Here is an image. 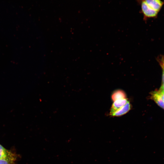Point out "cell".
Returning a JSON list of instances; mask_svg holds the SVG:
<instances>
[{"label":"cell","instance_id":"6da1fadb","mask_svg":"<svg viewBox=\"0 0 164 164\" xmlns=\"http://www.w3.org/2000/svg\"><path fill=\"white\" fill-rule=\"evenodd\" d=\"M142 11L144 16L146 18L155 17L159 12L152 9L143 0L141 2Z\"/></svg>","mask_w":164,"mask_h":164},{"label":"cell","instance_id":"7a4b0ae2","mask_svg":"<svg viewBox=\"0 0 164 164\" xmlns=\"http://www.w3.org/2000/svg\"><path fill=\"white\" fill-rule=\"evenodd\" d=\"M152 9L159 12L164 5V1L161 0H144Z\"/></svg>","mask_w":164,"mask_h":164},{"label":"cell","instance_id":"3957f363","mask_svg":"<svg viewBox=\"0 0 164 164\" xmlns=\"http://www.w3.org/2000/svg\"><path fill=\"white\" fill-rule=\"evenodd\" d=\"M128 100L127 98L118 100L114 101L111 107L110 115L117 111L125 105Z\"/></svg>","mask_w":164,"mask_h":164},{"label":"cell","instance_id":"277c9868","mask_svg":"<svg viewBox=\"0 0 164 164\" xmlns=\"http://www.w3.org/2000/svg\"><path fill=\"white\" fill-rule=\"evenodd\" d=\"M131 107V104L130 101H128L125 105L110 115L113 117H119L122 116L130 110Z\"/></svg>","mask_w":164,"mask_h":164},{"label":"cell","instance_id":"5b68a950","mask_svg":"<svg viewBox=\"0 0 164 164\" xmlns=\"http://www.w3.org/2000/svg\"><path fill=\"white\" fill-rule=\"evenodd\" d=\"M126 94L123 91L118 89L114 91L111 95L112 101H114L116 100L126 98Z\"/></svg>","mask_w":164,"mask_h":164},{"label":"cell","instance_id":"8992f818","mask_svg":"<svg viewBox=\"0 0 164 164\" xmlns=\"http://www.w3.org/2000/svg\"><path fill=\"white\" fill-rule=\"evenodd\" d=\"M151 97L159 106L164 109V102L159 91L153 92L151 94Z\"/></svg>","mask_w":164,"mask_h":164},{"label":"cell","instance_id":"52a82bcc","mask_svg":"<svg viewBox=\"0 0 164 164\" xmlns=\"http://www.w3.org/2000/svg\"><path fill=\"white\" fill-rule=\"evenodd\" d=\"M15 159V155L10 152L6 157L0 159V164H12Z\"/></svg>","mask_w":164,"mask_h":164},{"label":"cell","instance_id":"ba28073f","mask_svg":"<svg viewBox=\"0 0 164 164\" xmlns=\"http://www.w3.org/2000/svg\"><path fill=\"white\" fill-rule=\"evenodd\" d=\"M9 152L0 145V159L6 157Z\"/></svg>","mask_w":164,"mask_h":164},{"label":"cell","instance_id":"9c48e42d","mask_svg":"<svg viewBox=\"0 0 164 164\" xmlns=\"http://www.w3.org/2000/svg\"><path fill=\"white\" fill-rule=\"evenodd\" d=\"M160 64L162 69V82H164V59H160Z\"/></svg>","mask_w":164,"mask_h":164},{"label":"cell","instance_id":"30bf717a","mask_svg":"<svg viewBox=\"0 0 164 164\" xmlns=\"http://www.w3.org/2000/svg\"><path fill=\"white\" fill-rule=\"evenodd\" d=\"M159 92L161 97L162 99L164 102V91L159 90Z\"/></svg>","mask_w":164,"mask_h":164},{"label":"cell","instance_id":"8fae6325","mask_svg":"<svg viewBox=\"0 0 164 164\" xmlns=\"http://www.w3.org/2000/svg\"><path fill=\"white\" fill-rule=\"evenodd\" d=\"M160 90L164 91V82L163 83V84L160 88Z\"/></svg>","mask_w":164,"mask_h":164}]
</instances>
